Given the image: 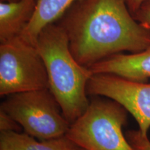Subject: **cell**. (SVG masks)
Wrapping results in <instances>:
<instances>
[{
	"mask_svg": "<svg viewBox=\"0 0 150 150\" xmlns=\"http://www.w3.org/2000/svg\"><path fill=\"white\" fill-rule=\"evenodd\" d=\"M56 23L66 32L75 59L87 67L150 46V31L135 20L126 0H81Z\"/></svg>",
	"mask_w": 150,
	"mask_h": 150,
	"instance_id": "1",
	"label": "cell"
},
{
	"mask_svg": "<svg viewBox=\"0 0 150 150\" xmlns=\"http://www.w3.org/2000/svg\"><path fill=\"white\" fill-rule=\"evenodd\" d=\"M35 47L45 65L49 88L71 125L90 104L87 86L93 73L75 59L66 32L56 22L43 29Z\"/></svg>",
	"mask_w": 150,
	"mask_h": 150,
	"instance_id": "2",
	"label": "cell"
},
{
	"mask_svg": "<svg viewBox=\"0 0 150 150\" xmlns=\"http://www.w3.org/2000/svg\"><path fill=\"white\" fill-rule=\"evenodd\" d=\"M127 112L112 99L97 98L71 124L65 136L84 150H134L122 132Z\"/></svg>",
	"mask_w": 150,
	"mask_h": 150,
	"instance_id": "3",
	"label": "cell"
},
{
	"mask_svg": "<svg viewBox=\"0 0 150 150\" xmlns=\"http://www.w3.org/2000/svg\"><path fill=\"white\" fill-rule=\"evenodd\" d=\"M1 109L26 134L41 140L65 136L70 127L50 88L8 95L1 103Z\"/></svg>",
	"mask_w": 150,
	"mask_h": 150,
	"instance_id": "4",
	"label": "cell"
},
{
	"mask_svg": "<svg viewBox=\"0 0 150 150\" xmlns=\"http://www.w3.org/2000/svg\"><path fill=\"white\" fill-rule=\"evenodd\" d=\"M49 88L45 65L36 47L19 35L0 45V95Z\"/></svg>",
	"mask_w": 150,
	"mask_h": 150,
	"instance_id": "5",
	"label": "cell"
},
{
	"mask_svg": "<svg viewBox=\"0 0 150 150\" xmlns=\"http://www.w3.org/2000/svg\"><path fill=\"white\" fill-rule=\"evenodd\" d=\"M87 93L106 97L121 104L136 120L140 133L148 136L150 83L129 80L115 74H93L88 83Z\"/></svg>",
	"mask_w": 150,
	"mask_h": 150,
	"instance_id": "6",
	"label": "cell"
},
{
	"mask_svg": "<svg viewBox=\"0 0 150 150\" xmlns=\"http://www.w3.org/2000/svg\"><path fill=\"white\" fill-rule=\"evenodd\" d=\"M88 68L93 74H115L129 80L147 82L150 79V46L138 53L111 56Z\"/></svg>",
	"mask_w": 150,
	"mask_h": 150,
	"instance_id": "7",
	"label": "cell"
},
{
	"mask_svg": "<svg viewBox=\"0 0 150 150\" xmlns=\"http://www.w3.org/2000/svg\"><path fill=\"white\" fill-rule=\"evenodd\" d=\"M37 0L0 2V42L22 34L35 13Z\"/></svg>",
	"mask_w": 150,
	"mask_h": 150,
	"instance_id": "8",
	"label": "cell"
},
{
	"mask_svg": "<svg viewBox=\"0 0 150 150\" xmlns=\"http://www.w3.org/2000/svg\"><path fill=\"white\" fill-rule=\"evenodd\" d=\"M79 1L81 0H37L34 14L20 36L35 45L38 37L43 29L57 22Z\"/></svg>",
	"mask_w": 150,
	"mask_h": 150,
	"instance_id": "9",
	"label": "cell"
},
{
	"mask_svg": "<svg viewBox=\"0 0 150 150\" xmlns=\"http://www.w3.org/2000/svg\"><path fill=\"white\" fill-rule=\"evenodd\" d=\"M0 150H84L63 136L38 141L34 137L18 131H2L0 135Z\"/></svg>",
	"mask_w": 150,
	"mask_h": 150,
	"instance_id": "10",
	"label": "cell"
},
{
	"mask_svg": "<svg viewBox=\"0 0 150 150\" xmlns=\"http://www.w3.org/2000/svg\"><path fill=\"white\" fill-rule=\"evenodd\" d=\"M126 138L134 150H150V140L139 130L127 131Z\"/></svg>",
	"mask_w": 150,
	"mask_h": 150,
	"instance_id": "11",
	"label": "cell"
},
{
	"mask_svg": "<svg viewBox=\"0 0 150 150\" xmlns=\"http://www.w3.org/2000/svg\"><path fill=\"white\" fill-rule=\"evenodd\" d=\"M133 16L137 22L150 31V0H145Z\"/></svg>",
	"mask_w": 150,
	"mask_h": 150,
	"instance_id": "12",
	"label": "cell"
},
{
	"mask_svg": "<svg viewBox=\"0 0 150 150\" xmlns=\"http://www.w3.org/2000/svg\"><path fill=\"white\" fill-rule=\"evenodd\" d=\"M19 124L3 110H0V130L2 131H18Z\"/></svg>",
	"mask_w": 150,
	"mask_h": 150,
	"instance_id": "13",
	"label": "cell"
},
{
	"mask_svg": "<svg viewBox=\"0 0 150 150\" xmlns=\"http://www.w3.org/2000/svg\"><path fill=\"white\" fill-rule=\"evenodd\" d=\"M144 1L145 0H126L127 6L133 16L138 11Z\"/></svg>",
	"mask_w": 150,
	"mask_h": 150,
	"instance_id": "14",
	"label": "cell"
},
{
	"mask_svg": "<svg viewBox=\"0 0 150 150\" xmlns=\"http://www.w3.org/2000/svg\"><path fill=\"white\" fill-rule=\"evenodd\" d=\"M15 1V0H1V1Z\"/></svg>",
	"mask_w": 150,
	"mask_h": 150,
	"instance_id": "15",
	"label": "cell"
}]
</instances>
